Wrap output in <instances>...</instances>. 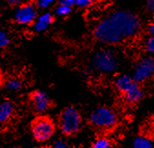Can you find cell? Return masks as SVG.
<instances>
[{
	"instance_id": "9c48e42d",
	"label": "cell",
	"mask_w": 154,
	"mask_h": 148,
	"mask_svg": "<svg viewBox=\"0 0 154 148\" xmlns=\"http://www.w3.org/2000/svg\"><path fill=\"white\" fill-rule=\"evenodd\" d=\"M29 100L34 111L38 114H43L47 112L51 105V101L48 94L41 90L34 91L30 95Z\"/></svg>"
},
{
	"instance_id": "7c38bea8",
	"label": "cell",
	"mask_w": 154,
	"mask_h": 148,
	"mask_svg": "<svg viewBox=\"0 0 154 148\" xmlns=\"http://www.w3.org/2000/svg\"><path fill=\"white\" fill-rule=\"evenodd\" d=\"M132 148H153V144L149 138L140 135L134 139Z\"/></svg>"
},
{
	"instance_id": "cb8c5ba5",
	"label": "cell",
	"mask_w": 154,
	"mask_h": 148,
	"mask_svg": "<svg viewBox=\"0 0 154 148\" xmlns=\"http://www.w3.org/2000/svg\"><path fill=\"white\" fill-rule=\"evenodd\" d=\"M149 31V34L151 35V37H154V23L150 25Z\"/></svg>"
},
{
	"instance_id": "3957f363",
	"label": "cell",
	"mask_w": 154,
	"mask_h": 148,
	"mask_svg": "<svg viewBox=\"0 0 154 148\" xmlns=\"http://www.w3.org/2000/svg\"><path fill=\"white\" fill-rule=\"evenodd\" d=\"M115 86L130 104H137L144 96L140 84L135 82L130 75H122L118 76L115 80Z\"/></svg>"
},
{
	"instance_id": "9a60e30c",
	"label": "cell",
	"mask_w": 154,
	"mask_h": 148,
	"mask_svg": "<svg viewBox=\"0 0 154 148\" xmlns=\"http://www.w3.org/2000/svg\"><path fill=\"white\" fill-rule=\"evenodd\" d=\"M70 12H71V7H67V6H64V5H59V4L56 7V10H55L56 15L58 16H66Z\"/></svg>"
},
{
	"instance_id": "4fadbf2b",
	"label": "cell",
	"mask_w": 154,
	"mask_h": 148,
	"mask_svg": "<svg viewBox=\"0 0 154 148\" xmlns=\"http://www.w3.org/2000/svg\"><path fill=\"white\" fill-rule=\"evenodd\" d=\"M111 142L107 137L101 136L98 137L93 143H92L91 148H111Z\"/></svg>"
},
{
	"instance_id": "5bb4252c",
	"label": "cell",
	"mask_w": 154,
	"mask_h": 148,
	"mask_svg": "<svg viewBox=\"0 0 154 148\" xmlns=\"http://www.w3.org/2000/svg\"><path fill=\"white\" fill-rule=\"evenodd\" d=\"M22 86V83L17 78H10L6 82V87L9 91H18Z\"/></svg>"
},
{
	"instance_id": "52a82bcc",
	"label": "cell",
	"mask_w": 154,
	"mask_h": 148,
	"mask_svg": "<svg viewBox=\"0 0 154 148\" xmlns=\"http://www.w3.org/2000/svg\"><path fill=\"white\" fill-rule=\"evenodd\" d=\"M154 74V59L152 57H143L137 62L134 67L132 79L138 84L143 83L150 78Z\"/></svg>"
},
{
	"instance_id": "6da1fadb",
	"label": "cell",
	"mask_w": 154,
	"mask_h": 148,
	"mask_svg": "<svg viewBox=\"0 0 154 148\" xmlns=\"http://www.w3.org/2000/svg\"><path fill=\"white\" fill-rule=\"evenodd\" d=\"M140 19L131 11L116 10L104 17L94 29V37L100 43L119 44L132 38L140 30Z\"/></svg>"
},
{
	"instance_id": "e0dca14e",
	"label": "cell",
	"mask_w": 154,
	"mask_h": 148,
	"mask_svg": "<svg viewBox=\"0 0 154 148\" xmlns=\"http://www.w3.org/2000/svg\"><path fill=\"white\" fill-rule=\"evenodd\" d=\"M55 0H36V7L40 9H47L53 5Z\"/></svg>"
},
{
	"instance_id": "d4e9b609",
	"label": "cell",
	"mask_w": 154,
	"mask_h": 148,
	"mask_svg": "<svg viewBox=\"0 0 154 148\" xmlns=\"http://www.w3.org/2000/svg\"><path fill=\"white\" fill-rule=\"evenodd\" d=\"M38 148H48V147H44V146H41V147H38Z\"/></svg>"
},
{
	"instance_id": "44dd1931",
	"label": "cell",
	"mask_w": 154,
	"mask_h": 148,
	"mask_svg": "<svg viewBox=\"0 0 154 148\" xmlns=\"http://www.w3.org/2000/svg\"><path fill=\"white\" fill-rule=\"evenodd\" d=\"M59 5H64L72 7L75 5V1L74 0H59Z\"/></svg>"
},
{
	"instance_id": "ac0fdd59",
	"label": "cell",
	"mask_w": 154,
	"mask_h": 148,
	"mask_svg": "<svg viewBox=\"0 0 154 148\" xmlns=\"http://www.w3.org/2000/svg\"><path fill=\"white\" fill-rule=\"evenodd\" d=\"M49 148H69V145L66 140L59 138V139L55 140Z\"/></svg>"
},
{
	"instance_id": "7a4b0ae2",
	"label": "cell",
	"mask_w": 154,
	"mask_h": 148,
	"mask_svg": "<svg viewBox=\"0 0 154 148\" xmlns=\"http://www.w3.org/2000/svg\"><path fill=\"white\" fill-rule=\"evenodd\" d=\"M57 126L59 130L66 136H72L78 134L82 127V116L79 111L69 106L59 114Z\"/></svg>"
},
{
	"instance_id": "30bf717a",
	"label": "cell",
	"mask_w": 154,
	"mask_h": 148,
	"mask_svg": "<svg viewBox=\"0 0 154 148\" xmlns=\"http://www.w3.org/2000/svg\"><path fill=\"white\" fill-rule=\"evenodd\" d=\"M53 22V16L49 12H45L37 16L33 23V29L37 33L46 31Z\"/></svg>"
},
{
	"instance_id": "7402d4cb",
	"label": "cell",
	"mask_w": 154,
	"mask_h": 148,
	"mask_svg": "<svg viewBox=\"0 0 154 148\" xmlns=\"http://www.w3.org/2000/svg\"><path fill=\"white\" fill-rule=\"evenodd\" d=\"M147 8L150 12H154V0H147Z\"/></svg>"
},
{
	"instance_id": "d6986e66",
	"label": "cell",
	"mask_w": 154,
	"mask_h": 148,
	"mask_svg": "<svg viewBox=\"0 0 154 148\" xmlns=\"http://www.w3.org/2000/svg\"><path fill=\"white\" fill-rule=\"evenodd\" d=\"M145 47H146V50L151 55V57L154 59V37H149L146 41Z\"/></svg>"
},
{
	"instance_id": "ba28073f",
	"label": "cell",
	"mask_w": 154,
	"mask_h": 148,
	"mask_svg": "<svg viewBox=\"0 0 154 148\" xmlns=\"http://www.w3.org/2000/svg\"><path fill=\"white\" fill-rule=\"evenodd\" d=\"M38 16L37 7L31 3H25L20 5L14 14L15 21L19 25L33 24Z\"/></svg>"
},
{
	"instance_id": "8992f818",
	"label": "cell",
	"mask_w": 154,
	"mask_h": 148,
	"mask_svg": "<svg viewBox=\"0 0 154 148\" xmlns=\"http://www.w3.org/2000/svg\"><path fill=\"white\" fill-rule=\"evenodd\" d=\"M92 66L100 73L110 74L119 67V59L112 50L101 49L92 58Z\"/></svg>"
},
{
	"instance_id": "ffe728a7",
	"label": "cell",
	"mask_w": 154,
	"mask_h": 148,
	"mask_svg": "<svg viewBox=\"0 0 154 148\" xmlns=\"http://www.w3.org/2000/svg\"><path fill=\"white\" fill-rule=\"evenodd\" d=\"M74 1L76 6L79 7H87L93 3L94 0H74Z\"/></svg>"
},
{
	"instance_id": "5b68a950",
	"label": "cell",
	"mask_w": 154,
	"mask_h": 148,
	"mask_svg": "<svg viewBox=\"0 0 154 148\" xmlns=\"http://www.w3.org/2000/svg\"><path fill=\"white\" fill-rule=\"evenodd\" d=\"M117 122L118 118L116 113L107 106L96 108L89 116L90 125L100 130L112 129L117 125Z\"/></svg>"
},
{
	"instance_id": "484cf974",
	"label": "cell",
	"mask_w": 154,
	"mask_h": 148,
	"mask_svg": "<svg viewBox=\"0 0 154 148\" xmlns=\"http://www.w3.org/2000/svg\"><path fill=\"white\" fill-rule=\"evenodd\" d=\"M11 148H19V147H17V146H14V147H11Z\"/></svg>"
},
{
	"instance_id": "277c9868",
	"label": "cell",
	"mask_w": 154,
	"mask_h": 148,
	"mask_svg": "<svg viewBox=\"0 0 154 148\" xmlns=\"http://www.w3.org/2000/svg\"><path fill=\"white\" fill-rule=\"evenodd\" d=\"M56 125L50 117L39 115L31 123V134L38 143H44L52 138L56 133Z\"/></svg>"
},
{
	"instance_id": "2e32d148",
	"label": "cell",
	"mask_w": 154,
	"mask_h": 148,
	"mask_svg": "<svg viewBox=\"0 0 154 148\" xmlns=\"http://www.w3.org/2000/svg\"><path fill=\"white\" fill-rule=\"evenodd\" d=\"M10 43V38L7 32L0 30V48L7 47Z\"/></svg>"
},
{
	"instance_id": "603a6c76",
	"label": "cell",
	"mask_w": 154,
	"mask_h": 148,
	"mask_svg": "<svg viewBox=\"0 0 154 148\" xmlns=\"http://www.w3.org/2000/svg\"><path fill=\"white\" fill-rule=\"evenodd\" d=\"M24 0H8V2L12 5V6H17V5H21Z\"/></svg>"
},
{
	"instance_id": "8fae6325",
	"label": "cell",
	"mask_w": 154,
	"mask_h": 148,
	"mask_svg": "<svg viewBox=\"0 0 154 148\" xmlns=\"http://www.w3.org/2000/svg\"><path fill=\"white\" fill-rule=\"evenodd\" d=\"M14 105L9 101H3L0 103V123L3 124L10 120L14 114Z\"/></svg>"
}]
</instances>
